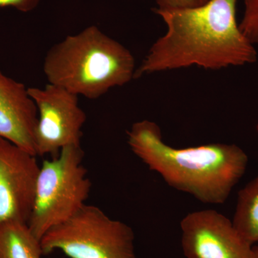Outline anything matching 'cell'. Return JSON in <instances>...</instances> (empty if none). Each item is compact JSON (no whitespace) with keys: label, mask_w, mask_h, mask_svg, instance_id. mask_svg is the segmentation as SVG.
Segmentation results:
<instances>
[{"label":"cell","mask_w":258,"mask_h":258,"mask_svg":"<svg viewBox=\"0 0 258 258\" xmlns=\"http://www.w3.org/2000/svg\"><path fill=\"white\" fill-rule=\"evenodd\" d=\"M237 1L208 0L194 8L154 9L166 31L150 47L134 79L192 66L220 70L254 63L255 47L237 23Z\"/></svg>","instance_id":"6da1fadb"},{"label":"cell","mask_w":258,"mask_h":258,"mask_svg":"<svg viewBox=\"0 0 258 258\" xmlns=\"http://www.w3.org/2000/svg\"><path fill=\"white\" fill-rule=\"evenodd\" d=\"M127 137L131 150L151 170L160 174L171 187L204 203H225L248 164L247 154L235 144L171 147L152 120L136 122Z\"/></svg>","instance_id":"7a4b0ae2"},{"label":"cell","mask_w":258,"mask_h":258,"mask_svg":"<svg viewBox=\"0 0 258 258\" xmlns=\"http://www.w3.org/2000/svg\"><path fill=\"white\" fill-rule=\"evenodd\" d=\"M136 70L130 50L94 25L53 45L43 62L49 83L88 99L127 84Z\"/></svg>","instance_id":"3957f363"},{"label":"cell","mask_w":258,"mask_h":258,"mask_svg":"<svg viewBox=\"0 0 258 258\" xmlns=\"http://www.w3.org/2000/svg\"><path fill=\"white\" fill-rule=\"evenodd\" d=\"M83 158L81 146H70L40 166L28 222L32 233L40 240L47 231L67 221L86 205L92 184Z\"/></svg>","instance_id":"277c9868"},{"label":"cell","mask_w":258,"mask_h":258,"mask_svg":"<svg viewBox=\"0 0 258 258\" xmlns=\"http://www.w3.org/2000/svg\"><path fill=\"white\" fill-rule=\"evenodd\" d=\"M40 242L44 255L59 249L70 258H137L133 230L86 204L47 231Z\"/></svg>","instance_id":"5b68a950"},{"label":"cell","mask_w":258,"mask_h":258,"mask_svg":"<svg viewBox=\"0 0 258 258\" xmlns=\"http://www.w3.org/2000/svg\"><path fill=\"white\" fill-rule=\"evenodd\" d=\"M28 92L37 108V156L55 157L64 148L81 146L87 116L79 106V96L50 83L28 88Z\"/></svg>","instance_id":"8992f818"},{"label":"cell","mask_w":258,"mask_h":258,"mask_svg":"<svg viewBox=\"0 0 258 258\" xmlns=\"http://www.w3.org/2000/svg\"><path fill=\"white\" fill-rule=\"evenodd\" d=\"M40 170L36 156L0 138V224L28 223Z\"/></svg>","instance_id":"52a82bcc"},{"label":"cell","mask_w":258,"mask_h":258,"mask_svg":"<svg viewBox=\"0 0 258 258\" xmlns=\"http://www.w3.org/2000/svg\"><path fill=\"white\" fill-rule=\"evenodd\" d=\"M180 225L181 247L186 258H250L252 245L231 220L216 210L191 212Z\"/></svg>","instance_id":"ba28073f"},{"label":"cell","mask_w":258,"mask_h":258,"mask_svg":"<svg viewBox=\"0 0 258 258\" xmlns=\"http://www.w3.org/2000/svg\"><path fill=\"white\" fill-rule=\"evenodd\" d=\"M37 108L23 83L0 71V138L36 156Z\"/></svg>","instance_id":"9c48e42d"},{"label":"cell","mask_w":258,"mask_h":258,"mask_svg":"<svg viewBox=\"0 0 258 258\" xmlns=\"http://www.w3.org/2000/svg\"><path fill=\"white\" fill-rule=\"evenodd\" d=\"M40 239L25 222L8 221L0 224V258H42Z\"/></svg>","instance_id":"30bf717a"},{"label":"cell","mask_w":258,"mask_h":258,"mask_svg":"<svg viewBox=\"0 0 258 258\" xmlns=\"http://www.w3.org/2000/svg\"><path fill=\"white\" fill-rule=\"evenodd\" d=\"M232 222L251 245L258 243V175L239 191Z\"/></svg>","instance_id":"8fae6325"},{"label":"cell","mask_w":258,"mask_h":258,"mask_svg":"<svg viewBox=\"0 0 258 258\" xmlns=\"http://www.w3.org/2000/svg\"><path fill=\"white\" fill-rule=\"evenodd\" d=\"M243 17L239 24L241 32L252 45H258V0H244Z\"/></svg>","instance_id":"7c38bea8"},{"label":"cell","mask_w":258,"mask_h":258,"mask_svg":"<svg viewBox=\"0 0 258 258\" xmlns=\"http://www.w3.org/2000/svg\"><path fill=\"white\" fill-rule=\"evenodd\" d=\"M158 10H175L194 8L205 3L204 0H157Z\"/></svg>","instance_id":"4fadbf2b"},{"label":"cell","mask_w":258,"mask_h":258,"mask_svg":"<svg viewBox=\"0 0 258 258\" xmlns=\"http://www.w3.org/2000/svg\"><path fill=\"white\" fill-rule=\"evenodd\" d=\"M41 0H0V8H13L22 12L29 13L35 9Z\"/></svg>","instance_id":"5bb4252c"},{"label":"cell","mask_w":258,"mask_h":258,"mask_svg":"<svg viewBox=\"0 0 258 258\" xmlns=\"http://www.w3.org/2000/svg\"><path fill=\"white\" fill-rule=\"evenodd\" d=\"M250 258H258V243L252 245Z\"/></svg>","instance_id":"9a60e30c"},{"label":"cell","mask_w":258,"mask_h":258,"mask_svg":"<svg viewBox=\"0 0 258 258\" xmlns=\"http://www.w3.org/2000/svg\"><path fill=\"white\" fill-rule=\"evenodd\" d=\"M204 1H205V3H206V2H208V0H204Z\"/></svg>","instance_id":"2e32d148"}]
</instances>
